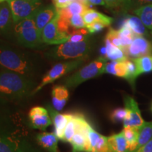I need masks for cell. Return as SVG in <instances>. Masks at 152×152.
Segmentation results:
<instances>
[{"instance_id": "obj_10", "label": "cell", "mask_w": 152, "mask_h": 152, "mask_svg": "<svg viewBox=\"0 0 152 152\" xmlns=\"http://www.w3.org/2000/svg\"><path fill=\"white\" fill-rule=\"evenodd\" d=\"M58 14L45 26L42 33V41L48 45H61L69 39V35L61 33L58 28Z\"/></svg>"}, {"instance_id": "obj_6", "label": "cell", "mask_w": 152, "mask_h": 152, "mask_svg": "<svg viewBox=\"0 0 152 152\" xmlns=\"http://www.w3.org/2000/svg\"><path fill=\"white\" fill-rule=\"evenodd\" d=\"M14 32L17 40L25 47L37 48L43 43L32 16L15 23Z\"/></svg>"}, {"instance_id": "obj_33", "label": "cell", "mask_w": 152, "mask_h": 152, "mask_svg": "<svg viewBox=\"0 0 152 152\" xmlns=\"http://www.w3.org/2000/svg\"><path fill=\"white\" fill-rule=\"evenodd\" d=\"M88 30L85 28H82V29L73 30L69 35V39L68 41L72 42H83L85 39H88L89 35Z\"/></svg>"}, {"instance_id": "obj_3", "label": "cell", "mask_w": 152, "mask_h": 152, "mask_svg": "<svg viewBox=\"0 0 152 152\" xmlns=\"http://www.w3.org/2000/svg\"><path fill=\"white\" fill-rule=\"evenodd\" d=\"M0 68L33 80L38 74L37 65L30 56L4 42H0Z\"/></svg>"}, {"instance_id": "obj_42", "label": "cell", "mask_w": 152, "mask_h": 152, "mask_svg": "<svg viewBox=\"0 0 152 152\" xmlns=\"http://www.w3.org/2000/svg\"><path fill=\"white\" fill-rule=\"evenodd\" d=\"M11 0H0V4L4 3V2H9Z\"/></svg>"}, {"instance_id": "obj_30", "label": "cell", "mask_w": 152, "mask_h": 152, "mask_svg": "<svg viewBox=\"0 0 152 152\" xmlns=\"http://www.w3.org/2000/svg\"><path fill=\"white\" fill-rule=\"evenodd\" d=\"M137 67L138 75L150 73L152 71V55L142 56L141 58L133 59Z\"/></svg>"}, {"instance_id": "obj_41", "label": "cell", "mask_w": 152, "mask_h": 152, "mask_svg": "<svg viewBox=\"0 0 152 152\" xmlns=\"http://www.w3.org/2000/svg\"><path fill=\"white\" fill-rule=\"evenodd\" d=\"M88 5H94V6H104L106 7V3L104 0H87Z\"/></svg>"}, {"instance_id": "obj_19", "label": "cell", "mask_w": 152, "mask_h": 152, "mask_svg": "<svg viewBox=\"0 0 152 152\" xmlns=\"http://www.w3.org/2000/svg\"><path fill=\"white\" fill-rule=\"evenodd\" d=\"M89 9H90V7L86 4L81 2L77 0H74L66 8L56 9L57 12L60 16L70 19V18L73 15H82V16H83V14Z\"/></svg>"}, {"instance_id": "obj_8", "label": "cell", "mask_w": 152, "mask_h": 152, "mask_svg": "<svg viewBox=\"0 0 152 152\" xmlns=\"http://www.w3.org/2000/svg\"><path fill=\"white\" fill-rule=\"evenodd\" d=\"M75 115V133L71 144L72 152H87L89 147L88 132L90 125L83 115Z\"/></svg>"}, {"instance_id": "obj_38", "label": "cell", "mask_w": 152, "mask_h": 152, "mask_svg": "<svg viewBox=\"0 0 152 152\" xmlns=\"http://www.w3.org/2000/svg\"><path fill=\"white\" fill-rule=\"evenodd\" d=\"M131 10L132 11L134 9L144 7V6L151 4L152 0H130Z\"/></svg>"}, {"instance_id": "obj_9", "label": "cell", "mask_w": 152, "mask_h": 152, "mask_svg": "<svg viewBox=\"0 0 152 152\" xmlns=\"http://www.w3.org/2000/svg\"><path fill=\"white\" fill-rule=\"evenodd\" d=\"M14 23L33 16L42 6L39 0H11L9 2Z\"/></svg>"}, {"instance_id": "obj_26", "label": "cell", "mask_w": 152, "mask_h": 152, "mask_svg": "<svg viewBox=\"0 0 152 152\" xmlns=\"http://www.w3.org/2000/svg\"><path fill=\"white\" fill-rule=\"evenodd\" d=\"M105 73L125 78L126 76V63L124 61H111L107 62L105 67Z\"/></svg>"}, {"instance_id": "obj_32", "label": "cell", "mask_w": 152, "mask_h": 152, "mask_svg": "<svg viewBox=\"0 0 152 152\" xmlns=\"http://www.w3.org/2000/svg\"><path fill=\"white\" fill-rule=\"evenodd\" d=\"M75 113L70 115L69 121L66 125L65 130H64V137H63V142H69L71 143L73 137L75 133Z\"/></svg>"}, {"instance_id": "obj_29", "label": "cell", "mask_w": 152, "mask_h": 152, "mask_svg": "<svg viewBox=\"0 0 152 152\" xmlns=\"http://www.w3.org/2000/svg\"><path fill=\"white\" fill-rule=\"evenodd\" d=\"M106 8L112 11L126 12L131 10L130 0H104Z\"/></svg>"}, {"instance_id": "obj_22", "label": "cell", "mask_w": 152, "mask_h": 152, "mask_svg": "<svg viewBox=\"0 0 152 152\" xmlns=\"http://www.w3.org/2000/svg\"><path fill=\"white\" fill-rule=\"evenodd\" d=\"M108 142L111 152H130L128 142L123 132L108 137Z\"/></svg>"}, {"instance_id": "obj_16", "label": "cell", "mask_w": 152, "mask_h": 152, "mask_svg": "<svg viewBox=\"0 0 152 152\" xmlns=\"http://www.w3.org/2000/svg\"><path fill=\"white\" fill-rule=\"evenodd\" d=\"M89 147L87 152H111L108 137L96 132L90 125L88 132Z\"/></svg>"}, {"instance_id": "obj_4", "label": "cell", "mask_w": 152, "mask_h": 152, "mask_svg": "<svg viewBox=\"0 0 152 152\" xmlns=\"http://www.w3.org/2000/svg\"><path fill=\"white\" fill-rule=\"evenodd\" d=\"M91 52V44L88 39L80 42H66L51 49L46 56L54 60H73L88 58Z\"/></svg>"}, {"instance_id": "obj_25", "label": "cell", "mask_w": 152, "mask_h": 152, "mask_svg": "<svg viewBox=\"0 0 152 152\" xmlns=\"http://www.w3.org/2000/svg\"><path fill=\"white\" fill-rule=\"evenodd\" d=\"M138 143L136 151L152 140V121L144 122V124L138 128Z\"/></svg>"}, {"instance_id": "obj_12", "label": "cell", "mask_w": 152, "mask_h": 152, "mask_svg": "<svg viewBox=\"0 0 152 152\" xmlns=\"http://www.w3.org/2000/svg\"><path fill=\"white\" fill-rule=\"evenodd\" d=\"M124 104L127 116L123 121V127L140 128L145 121L142 118L137 102L132 96L126 95L124 96Z\"/></svg>"}, {"instance_id": "obj_13", "label": "cell", "mask_w": 152, "mask_h": 152, "mask_svg": "<svg viewBox=\"0 0 152 152\" xmlns=\"http://www.w3.org/2000/svg\"><path fill=\"white\" fill-rule=\"evenodd\" d=\"M29 124L33 129L45 131L52 124V121L47 109L42 106H34L28 114Z\"/></svg>"}, {"instance_id": "obj_5", "label": "cell", "mask_w": 152, "mask_h": 152, "mask_svg": "<svg viewBox=\"0 0 152 152\" xmlns=\"http://www.w3.org/2000/svg\"><path fill=\"white\" fill-rule=\"evenodd\" d=\"M107 58L100 56L90 64L77 70L73 74L63 80V85L68 88L76 87L84 82L99 77L105 73Z\"/></svg>"}, {"instance_id": "obj_35", "label": "cell", "mask_w": 152, "mask_h": 152, "mask_svg": "<svg viewBox=\"0 0 152 152\" xmlns=\"http://www.w3.org/2000/svg\"><path fill=\"white\" fill-rule=\"evenodd\" d=\"M105 39H108L114 46L122 49V44H121V37H120L118 30L110 28L107 34H106Z\"/></svg>"}, {"instance_id": "obj_17", "label": "cell", "mask_w": 152, "mask_h": 152, "mask_svg": "<svg viewBox=\"0 0 152 152\" xmlns=\"http://www.w3.org/2000/svg\"><path fill=\"white\" fill-rule=\"evenodd\" d=\"M69 99V92L65 85H57L53 87L52 90V104L53 108L61 111L67 104Z\"/></svg>"}, {"instance_id": "obj_1", "label": "cell", "mask_w": 152, "mask_h": 152, "mask_svg": "<svg viewBox=\"0 0 152 152\" xmlns=\"http://www.w3.org/2000/svg\"><path fill=\"white\" fill-rule=\"evenodd\" d=\"M17 103L0 99V152H43Z\"/></svg>"}, {"instance_id": "obj_14", "label": "cell", "mask_w": 152, "mask_h": 152, "mask_svg": "<svg viewBox=\"0 0 152 152\" xmlns=\"http://www.w3.org/2000/svg\"><path fill=\"white\" fill-rule=\"evenodd\" d=\"M56 14L57 9L53 4L41 6L32 16L41 36L44 28L54 18Z\"/></svg>"}, {"instance_id": "obj_28", "label": "cell", "mask_w": 152, "mask_h": 152, "mask_svg": "<svg viewBox=\"0 0 152 152\" xmlns=\"http://www.w3.org/2000/svg\"><path fill=\"white\" fill-rule=\"evenodd\" d=\"M122 132L126 139L127 142H128L129 151L134 152L136 151L138 143V129L128 127V128H123Z\"/></svg>"}, {"instance_id": "obj_7", "label": "cell", "mask_w": 152, "mask_h": 152, "mask_svg": "<svg viewBox=\"0 0 152 152\" xmlns=\"http://www.w3.org/2000/svg\"><path fill=\"white\" fill-rule=\"evenodd\" d=\"M88 58H80L73 60H68L66 61L57 63L49 69L47 73L43 76L41 82L35 87L32 93V96L35 95L39 90H41L47 85L52 83L56 80L61 78L66 74L77 69L80 66L83 65Z\"/></svg>"}, {"instance_id": "obj_24", "label": "cell", "mask_w": 152, "mask_h": 152, "mask_svg": "<svg viewBox=\"0 0 152 152\" xmlns=\"http://www.w3.org/2000/svg\"><path fill=\"white\" fill-rule=\"evenodd\" d=\"M105 47L106 51V58L108 60L124 61L128 59L122 49L114 46L106 39H105Z\"/></svg>"}, {"instance_id": "obj_40", "label": "cell", "mask_w": 152, "mask_h": 152, "mask_svg": "<svg viewBox=\"0 0 152 152\" xmlns=\"http://www.w3.org/2000/svg\"><path fill=\"white\" fill-rule=\"evenodd\" d=\"M135 152H152V140L137 150Z\"/></svg>"}, {"instance_id": "obj_27", "label": "cell", "mask_w": 152, "mask_h": 152, "mask_svg": "<svg viewBox=\"0 0 152 152\" xmlns=\"http://www.w3.org/2000/svg\"><path fill=\"white\" fill-rule=\"evenodd\" d=\"M133 13L141 19L147 29L152 30V4L134 9Z\"/></svg>"}, {"instance_id": "obj_21", "label": "cell", "mask_w": 152, "mask_h": 152, "mask_svg": "<svg viewBox=\"0 0 152 152\" xmlns=\"http://www.w3.org/2000/svg\"><path fill=\"white\" fill-rule=\"evenodd\" d=\"M83 16L86 26L94 22L98 21L104 23L107 27V26H111V24L113 21V19L111 17L106 16V15L102 14V13L92 9H87Z\"/></svg>"}, {"instance_id": "obj_23", "label": "cell", "mask_w": 152, "mask_h": 152, "mask_svg": "<svg viewBox=\"0 0 152 152\" xmlns=\"http://www.w3.org/2000/svg\"><path fill=\"white\" fill-rule=\"evenodd\" d=\"M128 27L137 36L148 35L147 28L138 16L128 15L125 18Z\"/></svg>"}, {"instance_id": "obj_39", "label": "cell", "mask_w": 152, "mask_h": 152, "mask_svg": "<svg viewBox=\"0 0 152 152\" xmlns=\"http://www.w3.org/2000/svg\"><path fill=\"white\" fill-rule=\"evenodd\" d=\"M52 1L56 9H64L74 0H52Z\"/></svg>"}, {"instance_id": "obj_20", "label": "cell", "mask_w": 152, "mask_h": 152, "mask_svg": "<svg viewBox=\"0 0 152 152\" xmlns=\"http://www.w3.org/2000/svg\"><path fill=\"white\" fill-rule=\"evenodd\" d=\"M13 20L12 14L7 2L0 4V34L8 33L10 30Z\"/></svg>"}, {"instance_id": "obj_15", "label": "cell", "mask_w": 152, "mask_h": 152, "mask_svg": "<svg viewBox=\"0 0 152 152\" xmlns=\"http://www.w3.org/2000/svg\"><path fill=\"white\" fill-rule=\"evenodd\" d=\"M46 109L49 112V115H50L51 119L52 121V123L54 125V133L58 140L62 141L63 137H64V130H65L66 125L69 121L71 113H60L59 111L55 110L50 104H47Z\"/></svg>"}, {"instance_id": "obj_11", "label": "cell", "mask_w": 152, "mask_h": 152, "mask_svg": "<svg viewBox=\"0 0 152 152\" xmlns=\"http://www.w3.org/2000/svg\"><path fill=\"white\" fill-rule=\"evenodd\" d=\"M123 50L128 59H136L152 54V43L144 36H136Z\"/></svg>"}, {"instance_id": "obj_34", "label": "cell", "mask_w": 152, "mask_h": 152, "mask_svg": "<svg viewBox=\"0 0 152 152\" xmlns=\"http://www.w3.org/2000/svg\"><path fill=\"white\" fill-rule=\"evenodd\" d=\"M127 116V110L125 108H116L110 113V119L114 123H123Z\"/></svg>"}, {"instance_id": "obj_31", "label": "cell", "mask_w": 152, "mask_h": 152, "mask_svg": "<svg viewBox=\"0 0 152 152\" xmlns=\"http://www.w3.org/2000/svg\"><path fill=\"white\" fill-rule=\"evenodd\" d=\"M125 63H126V76L125 79L130 83L131 86L134 87L137 77L139 76L137 67L133 59L126 60Z\"/></svg>"}, {"instance_id": "obj_36", "label": "cell", "mask_w": 152, "mask_h": 152, "mask_svg": "<svg viewBox=\"0 0 152 152\" xmlns=\"http://www.w3.org/2000/svg\"><path fill=\"white\" fill-rule=\"evenodd\" d=\"M69 23L71 27L73 30L82 29V28H86L84 18L82 15H73L69 19Z\"/></svg>"}, {"instance_id": "obj_18", "label": "cell", "mask_w": 152, "mask_h": 152, "mask_svg": "<svg viewBox=\"0 0 152 152\" xmlns=\"http://www.w3.org/2000/svg\"><path fill=\"white\" fill-rule=\"evenodd\" d=\"M36 140L40 147L48 152H59L58 139L52 132H40L36 135Z\"/></svg>"}, {"instance_id": "obj_43", "label": "cell", "mask_w": 152, "mask_h": 152, "mask_svg": "<svg viewBox=\"0 0 152 152\" xmlns=\"http://www.w3.org/2000/svg\"><path fill=\"white\" fill-rule=\"evenodd\" d=\"M151 111H152V104H151Z\"/></svg>"}, {"instance_id": "obj_37", "label": "cell", "mask_w": 152, "mask_h": 152, "mask_svg": "<svg viewBox=\"0 0 152 152\" xmlns=\"http://www.w3.org/2000/svg\"><path fill=\"white\" fill-rule=\"evenodd\" d=\"M106 26L104 23L101 22H94L86 26V29L90 34H94L102 31Z\"/></svg>"}, {"instance_id": "obj_2", "label": "cell", "mask_w": 152, "mask_h": 152, "mask_svg": "<svg viewBox=\"0 0 152 152\" xmlns=\"http://www.w3.org/2000/svg\"><path fill=\"white\" fill-rule=\"evenodd\" d=\"M35 80L15 72L1 69L0 71V99L18 103L32 96L37 86Z\"/></svg>"}]
</instances>
